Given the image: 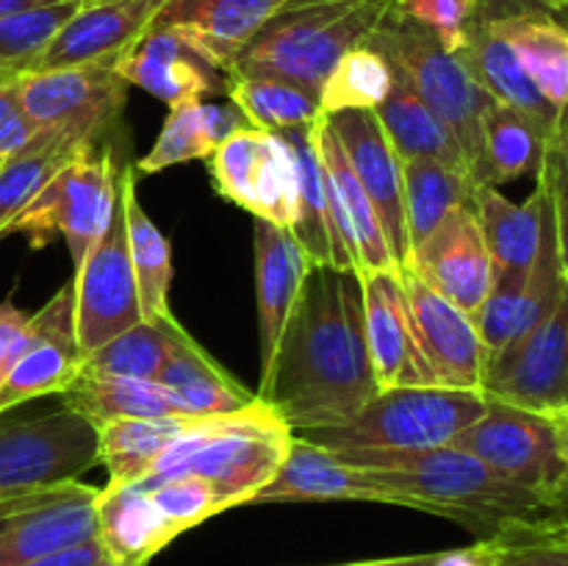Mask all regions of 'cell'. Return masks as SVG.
Instances as JSON below:
<instances>
[{
	"instance_id": "16",
	"label": "cell",
	"mask_w": 568,
	"mask_h": 566,
	"mask_svg": "<svg viewBox=\"0 0 568 566\" xmlns=\"http://www.w3.org/2000/svg\"><path fill=\"white\" fill-rule=\"evenodd\" d=\"M364 331L377 388L442 386L422 353L399 270L364 272Z\"/></svg>"
},
{
	"instance_id": "13",
	"label": "cell",
	"mask_w": 568,
	"mask_h": 566,
	"mask_svg": "<svg viewBox=\"0 0 568 566\" xmlns=\"http://www.w3.org/2000/svg\"><path fill=\"white\" fill-rule=\"evenodd\" d=\"M100 488L81 481L0 503V566H20L98 538Z\"/></svg>"
},
{
	"instance_id": "21",
	"label": "cell",
	"mask_w": 568,
	"mask_h": 566,
	"mask_svg": "<svg viewBox=\"0 0 568 566\" xmlns=\"http://www.w3.org/2000/svg\"><path fill=\"white\" fill-rule=\"evenodd\" d=\"M399 275H403L405 294H408L422 353L430 361L438 383L447 388L483 394L488 353L471 316L449 303L447 297L433 292L410 270H399Z\"/></svg>"
},
{
	"instance_id": "32",
	"label": "cell",
	"mask_w": 568,
	"mask_h": 566,
	"mask_svg": "<svg viewBox=\"0 0 568 566\" xmlns=\"http://www.w3.org/2000/svg\"><path fill=\"white\" fill-rule=\"evenodd\" d=\"M94 133L81 131V128H39L37 137L0 164V239L6 236L14 216L37 198L44 183L78 153Z\"/></svg>"
},
{
	"instance_id": "14",
	"label": "cell",
	"mask_w": 568,
	"mask_h": 566,
	"mask_svg": "<svg viewBox=\"0 0 568 566\" xmlns=\"http://www.w3.org/2000/svg\"><path fill=\"white\" fill-rule=\"evenodd\" d=\"M483 394L536 414L568 403V286L536 331L488 364Z\"/></svg>"
},
{
	"instance_id": "9",
	"label": "cell",
	"mask_w": 568,
	"mask_h": 566,
	"mask_svg": "<svg viewBox=\"0 0 568 566\" xmlns=\"http://www.w3.org/2000/svg\"><path fill=\"white\" fill-rule=\"evenodd\" d=\"M453 447L475 455L519 486L568 503V466L544 414L488 400L486 414L458 433Z\"/></svg>"
},
{
	"instance_id": "31",
	"label": "cell",
	"mask_w": 568,
	"mask_h": 566,
	"mask_svg": "<svg viewBox=\"0 0 568 566\" xmlns=\"http://www.w3.org/2000/svg\"><path fill=\"white\" fill-rule=\"evenodd\" d=\"M59 397L61 405L81 414L94 427L109 420H122V416H136V420H197V416H183L172 394L161 383L136 381V377L81 372Z\"/></svg>"
},
{
	"instance_id": "38",
	"label": "cell",
	"mask_w": 568,
	"mask_h": 566,
	"mask_svg": "<svg viewBox=\"0 0 568 566\" xmlns=\"http://www.w3.org/2000/svg\"><path fill=\"white\" fill-rule=\"evenodd\" d=\"M286 139L292 142L294 161H297V200H294V220L288 231L297 239L311 264H331L344 270L331 211H327L325 175H322L320 159H316L311 128L286 131Z\"/></svg>"
},
{
	"instance_id": "40",
	"label": "cell",
	"mask_w": 568,
	"mask_h": 566,
	"mask_svg": "<svg viewBox=\"0 0 568 566\" xmlns=\"http://www.w3.org/2000/svg\"><path fill=\"white\" fill-rule=\"evenodd\" d=\"M192 420H136L122 416L98 425V464L109 483H139L153 472L155 461L181 436Z\"/></svg>"
},
{
	"instance_id": "46",
	"label": "cell",
	"mask_w": 568,
	"mask_h": 566,
	"mask_svg": "<svg viewBox=\"0 0 568 566\" xmlns=\"http://www.w3.org/2000/svg\"><path fill=\"white\" fill-rule=\"evenodd\" d=\"M480 6L483 0H403L405 14L436 33V39L449 53H458L466 44L469 26Z\"/></svg>"
},
{
	"instance_id": "58",
	"label": "cell",
	"mask_w": 568,
	"mask_h": 566,
	"mask_svg": "<svg viewBox=\"0 0 568 566\" xmlns=\"http://www.w3.org/2000/svg\"><path fill=\"white\" fill-rule=\"evenodd\" d=\"M87 3H98V0H87Z\"/></svg>"
},
{
	"instance_id": "30",
	"label": "cell",
	"mask_w": 568,
	"mask_h": 566,
	"mask_svg": "<svg viewBox=\"0 0 568 566\" xmlns=\"http://www.w3.org/2000/svg\"><path fill=\"white\" fill-rule=\"evenodd\" d=\"M547 200V181L538 172L536 192L527 203H514L499 186H475V211L497 275H527L541 236V214Z\"/></svg>"
},
{
	"instance_id": "42",
	"label": "cell",
	"mask_w": 568,
	"mask_h": 566,
	"mask_svg": "<svg viewBox=\"0 0 568 566\" xmlns=\"http://www.w3.org/2000/svg\"><path fill=\"white\" fill-rule=\"evenodd\" d=\"M178 325L175 316L170 320H142L139 325L128 327L125 333L105 342L103 347L83 355L81 372L94 375H120L136 377V381H155L161 364L170 350L172 327Z\"/></svg>"
},
{
	"instance_id": "4",
	"label": "cell",
	"mask_w": 568,
	"mask_h": 566,
	"mask_svg": "<svg viewBox=\"0 0 568 566\" xmlns=\"http://www.w3.org/2000/svg\"><path fill=\"white\" fill-rule=\"evenodd\" d=\"M486 394L447 386L381 388L353 420L308 427L294 436L322 449L444 447L486 414Z\"/></svg>"
},
{
	"instance_id": "54",
	"label": "cell",
	"mask_w": 568,
	"mask_h": 566,
	"mask_svg": "<svg viewBox=\"0 0 568 566\" xmlns=\"http://www.w3.org/2000/svg\"><path fill=\"white\" fill-rule=\"evenodd\" d=\"M436 553L422 555H399V558H377V560H349V564H325V566H433Z\"/></svg>"
},
{
	"instance_id": "1",
	"label": "cell",
	"mask_w": 568,
	"mask_h": 566,
	"mask_svg": "<svg viewBox=\"0 0 568 566\" xmlns=\"http://www.w3.org/2000/svg\"><path fill=\"white\" fill-rule=\"evenodd\" d=\"M377 392L361 275L311 264L255 397L297 433L353 420Z\"/></svg>"
},
{
	"instance_id": "37",
	"label": "cell",
	"mask_w": 568,
	"mask_h": 566,
	"mask_svg": "<svg viewBox=\"0 0 568 566\" xmlns=\"http://www.w3.org/2000/svg\"><path fill=\"white\" fill-rule=\"evenodd\" d=\"M405 225L410 250L425 242L455 209L475 203V181L466 170L436 159L403 161Z\"/></svg>"
},
{
	"instance_id": "20",
	"label": "cell",
	"mask_w": 568,
	"mask_h": 566,
	"mask_svg": "<svg viewBox=\"0 0 568 566\" xmlns=\"http://www.w3.org/2000/svg\"><path fill=\"white\" fill-rule=\"evenodd\" d=\"M331 499H353V503H383L414 508L430 514L422 499L392 492L361 466L338 461L331 449H322L305 438L294 436L286 461L277 475L250 499V505L266 503H331Z\"/></svg>"
},
{
	"instance_id": "3",
	"label": "cell",
	"mask_w": 568,
	"mask_h": 566,
	"mask_svg": "<svg viewBox=\"0 0 568 566\" xmlns=\"http://www.w3.org/2000/svg\"><path fill=\"white\" fill-rule=\"evenodd\" d=\"M403 0H288L227 75H275L320 94L322 81L347 50L366 44Z\"/></svg>"
},
{
	"instance_id": "19",
	"label": "cell",
	"mask_w": 568,
	"mask_h": 566,
	"mask_svg": "<svg viewBox=\"0 0 568 566\" xmlns=\"http://www.w3.org/2000/svg\"><path fill=\"white\" fill-rule=\"evenodd\" d=\"M405 270L466 314H475L494 283V264L475 203L455 209L430 236L410 250Z\"/></svg>"
},
{
	"instance_id": "29",
	"label": "cell",
	"mask_w": 568,
	"mask_h": 566,
	"mask_svg": "<svg viewBox=\"0 0 568 566\" xmlns=\"http://www.w3.org/2000/svg\"><path fill=\"white\" fill-rule=\"evenodd\" d=\"M98 538L116 566H148L178 536L148 488L105 483L98 494Z\"/></svg>"
},
{
	"instance_id": "7",
	"label": "cell",
	"mask_w": 568,
	"mask_h": 566,
	"mask_svg": "<svg viewBox=\"0 0 568 566\" xmlns=\"http://www.w3.org/2000/svg\"><path fill=\"white\" fill-rule=\"evenodd\" d=\"M292 427L255 400L253 405L231 414L205 416V442L183 464L166 475L148 477L136 486L148 488L175 475H194L209 481L225 508L250 505V499L277 475L292 447Z\"/></svg>"
},
{
	"instance_id": "35",
	"label": "cell",
	"mask_w": 568,
	"mask_h": 566,
	"mask_svg": "<svg viewBox=\"0 0 568 566\" xmlns=\"http://www.w3.org/2000/svg\"><path fill=\"white\" fill-rule=\"evenodd\" d=\"M244 117L233 105L216 103H183L170 109L159 139L148 155L136 161L144 175L164 172L166 166L186 164L194 159H209L231 133L244 128Z\"/></svg>"
},
{
	"instance_id": "23",
	"label": "cell",
	"mask_w": 568,
	"mask_h": 566,
	"mask_svg": "<svg viewBox=\"0 0 568 566\" xmlns=\"http://www.w3.org/2000/svg\"><path fill=\"white\" fill-rule=\"evenodd\" d=\"M164 0H98L87 3L61 26L53 42L28 72L81 64H116L120 55L153 26ZM26 75V72H22Z\"/></svg>"
},
{
	"instance_id": "52",
	"label": "cell",
	"mask_w": 568,
	"mask_h": 566,
	"mask_svg": "<svg viewBox=\"0 0 568 566\" xmlns=\"http://www.w3.org/2000/svg\"><path fill=\"white\" fill-rule=\"evenodd\" d=\"M28 320H31V314L17 309V305L11 303V297H6L3 303H0V364H3L6 353H9L11 344L17 342V336H20Z\"/></svg>"
},
{
	"instance_id": "45",
	"label": "cell",
	"mask_w": 568,
	"mask_h": 566,
	"mask_svg": "<svg viewBox=\"0 0 568 566\" xmlns=\"http://www.w3.org/2000/svg\"><path fill=\"white\" fill-rule=\"evenodd\" d=\"M525 277L527 275H497V272H494V283L491 289H488L486 300H483L480 309L471 314V322H475L477 333H480L483 344H486L488 364H491L497 355H503L505 350H508V344L514 342Z\"/></svg>"
},
{
	"instance_id": "22",
	"label": "cell",
	"mask_w": 568,
	"mask_h": 566,
	"mask_svg": "<svg viewBox=\"0 0 568 566\" xmlns=\"http://www.w3.org/2000/svg\"><path fill=\"white\" fill-rule=\"evenodd\" d=\"M128 87H139L170 109L225 94V75L211 67L175 28L150 26L114 64Z\"/></svg>"
},
{
	"instance_id": "18",
	"label": "cell",
	"mask_w": 568,
	"mask_h": 566,
	"mask_svg": "<svg viewBox=\"0 0 568 566\" xmlns=\"http://www.w3.org/2000/svg\"><path fill=\"white\" fill-rule=\"evenodd\" d=\"M355 178L364 186L366 198L381 216L388 250L397 270H405L410 261V239L405 225L403 200V161L388 142L375 111H342L327 117Z\"/></svg>"
},
{
	"instance_id": "41",
	"label": "cell",
	"mask_w": 568,
	"mask_h": 566,
	"mask_svg": "<svg viewBox=\"0 0 568 566\" xmlns=\"http://www.w3.org/2000/svg\"><path fill=\"white\" fill-rule=\"evenodd\" d=\"M394 83V67L386 55L369 42L347 50L333 64L320 87L322 117L342 111H375L386 100Z\"/></svg>"
},
{
	"instance_id": "48",
	"label": "cell",
	"mask_w": 568,
	"mask_h": 566,
	"mask_svg": "<svg viewBox=\"0 0 568 566\" xmlns=\"http://www.w3.org/2000/svg\"><path fill=\"white\" fill-rule=\"evenodd\" d=\"M494 566H568V536L497 538Z\"/></svg>"
},
{
	"instance_id": "6",
	"label": "cell",
	"mask_w": 568,
	"mask_h": 566,
	"mask_svg": "<svg viewBox=\"0 0 568 566\" xmlns=\"http://www.w3.org/2000/svg\"><path fill=\"white\" fill-rule=\"evenodd\" d=\"M120 198V164L111 144L92 139L83 144L42 192L14 216L9 233H26L33 250L61 236L70 247L72 266H81L92 244L109 225Z\"/></svg>"
},
{
	"instance_id": "57",
	"label": "cell",
	"mask_w": 568,
	"mask_h": 566,
	"mask_svg": "<svg viewBox=\"0 0 568 566\" xmlns=\"http://www.w3.org/2000/svg\"><path fill=\"white\" fill-rule=\"evenodd\" d=\"M3 81H11V75H3V72H0V83Z\"/></svg>"
},
{
	"instance_id": "27",
	"label": "cell",
	"mask_w": 568,
	"mask_h": 566,
	"mask_svg": "<svg viewBox=\"0 0 568 566\" xmlns=\"http://www.w3.org/2000/svg\"><path fill=\"white\" fill-rule=\"evenodd\" d=\"M155 383L172 394L183 416L231 414L253 405L255 394L244 388L225 366L216 364L178 322L172 327L170 350Z\"/></svg>"
},
{
	"instance_id": "50",
	"label": "cell",
	"mask_w": 568,
	"mask_h": 566,
	"mask_svg": "<svg viewBox=\"0 0 568 566\" xmlns=\"http://www.w3.org/2000/svg\"><path fill=\"white\" fill-rule=\"evenodd\" d=\"M20 566H116L114 558L109 555V549L100 544V538H92V542H83L78 547L61 549V553L44 555V558L28 560V564Z\"/></svg>"
},
{
	"instance_id": "53",
	"label": "cell",
	"mask_w": 568,
	"mask_h": 566,
	"mask_svg": "<svg viewBox=\"0 0 568 566\" xmlns=\"http://www.w3.org/2000/svg\"><path fill=\"white\" fill-rule=\"evenodd\" d=\"M544 416H547L549 425H552L558 453H560V458H564V464L568 466V403L558 405V408H552V411H547Z\"/></svg>"
},
{
	"instance_id": "15",
	"label": "cell",
	"mask_w": 568,
	"mask_h": 566,
	"mask_svg": "<svg viewBox=\"0 0 568 566\" xmlns=\"http://www.w3.org/2000/svg\"><path fill=\"white\" fill-rule=\"evenodd\" d=\"M17 92L37 128L67 125L103 137L122 114L128 83L114 64H81L26 72L17 78Z\"/></svg>"
},
{
	"instance_id": "51",
	"label": "cell",
	"mask_w": 568,
	"mask_h": 566,
	"mask_svg": "<svg viewBox=\"0 0 568 566\" xmlns=\"http://www.w3.org/2000/svg\"><path fill=\"white\" fill-rule=\"evenodd\" d=\"M497 549H499L497 538H477L471 547L444 549V553H436L433 566H494Z\"/></svg>"
},
{
	"instance_id": "11",
	"label": "cell",
	"mask_w": 568,
	"mask_h": 566,
	"mask_svg": "<svg viewBox=\"0 0 568 566\" xmlns=\"http://www.w3.org/2000/svg\"><path fill=\"white\" fill-rule=\"evenodd\" d=\"M83 353L75 336V292L61 286L31 320L0 364V414L28 400L61 394L81 375Z\"/></svg>"
},
{
	"instance_id": "24",
	"label": "cell",
	"mask_w": 568,
	"mask_h": 566,
	"mask_svg": "<svg viewBox=\"0 0 568 566\" xmlns=\"http://www.w3.org/2000/svg\"><path fill=\"white\" fill-rule=\"evenodd\" d=\"M288 0H164L153 26L175 28L211 67L227 75L236 55Z\"/></svg>"
},
{
	"instance_id": "28",
	"label": "cell",
	"mask_w": 568,
	"mask_h": 566,
	"mask_svg": "<svg viewBox=\"0 0 568 566\" xmlns=\"http://www.w3.org/2000/svg\"><path fill=\"white\" fill-rule=\"evenodd\" d=\"M458 55L494 100L514 105L521 114L530 117L547 139H552L555 131L564 125L566 114H560L552 103L544 100L536 83L521 70L519 59L510 50V44L491 26L483 6L475 20H471L469 37H466V44L458 50Z\"/></svg>"
},
{
	"instance_id": "26",
	"label": "cell",
	"mask_w": 568,
	"mask_h": 566,
	"mask_svg": "<svg viewBox=\"0 0 568 566\" xmlns=\"http://www.w3.org/2000/svg\"><path fill=\"white\" fill-rule=\"evenodd\" d=\"M255 222V297H258V347L261 370L272 361L288 314L294 309L311 261L288 228L270 220Z\"/></svg>"
},
{
	"instance_id": "5",
	"label": "cell",
	"mask_w": 568,
	"mask_h": 566,
	"mask_svg": "<svg viewBox=\"0 0 568 566\" xmlns=\"http://www.w3.org/2000/svg\"><path fill=\"white\" fill-rule=\"evenodd\" d=\"M369 44L392 61L394 70L449 128L475 181L477 161H480L483 117L494 103L486 87L471 75L458 53L444 50L436 33L410 20L403 6L377 28Z\"/></svg>"
},
{
	"instance_id": "39",
	"label": "cell",
	"mask_w": 568,
	"mask_h": 566,
	"mask_svg": "<svg viewBox=\"0 0 568 566\" xmlns=\"http://www.w3.org/2000/svg\"><path fill=\"white\" fill-rule=\"evenodd\" d=\"M225 94L244 122L261 131H303L322 120L320 98L286 78L225 75Z\"/></svg>"
},
{
	"instance_id": "8",
	"label": "cell",
	"mask_w": 568,
	"mask_h": 566,
	"mask_svg": "<svg viewBox=\"0 0 568 566\" xmlns=\"http://www.w3.org/2000/svg\"><path fill=\"white\" fill-rule=\"evenodd\" d=\"M98 464V431L72 408L39 416L0 414V503L78 481Z\"/></svg>"
},
{
	"instance_id": "44",
	"label": "cell",
	"mask_w": 568,
	"mask_h": 566,
	"mask_svg": "<svg viewBox=\"0 0 568 566\" xmlns=\"http://www.w3.org/2000/svg\"><path fill=\"white\" fill-rule=\"evenodd\" d=\"M148 492L153 497V503L159 505L161 514H164V519L170 522L175 536H181V533L203 525L211 516L227 511L222 497L216 494V488L209 481L194 475L166 477V481L155 483V486H148Z\"/></svg>"
},
{
	"instance_id": "56",
	"label": "cell",
	"mask_w": 568,
	"mask_h": 566,
	"mask_svg": "<svg viewBox=\"0 0 568 566\" xmlns=\"http://www.w3.org/2000/svg\"><path fill=\"white\" fill-rule=\"evenodd\" d=\"M538 3H541L544 9H549V11H564V9H568V0H538Z\"/></svg>"
},
{
	"instance_id": "43",
	"label": "cell",
	"mask_w": 568,
	"mask_h": 566,
	"mask_svg": "<svg viewBox=\"0 0 568 566\" xmlns=\"http://www.w3.org/2000/svg\"><path fill=\"white\" fill-rule=\"evenodd\" d=\"M81 3L83 0H50L0 17V72L17 78L31 70Z\"/></svg>"
},
{
	"instance_id": "36",
	"label": "cell",
	"mask_w": 568,
	"mask_h": 566,
	"mask_svg": "<svg viewBox=\"0 0 568 566\" xmlns=\"http://www.w3.org/2000/svg\"><path fill=\"white\" fill-rule=\"evenodd\" d=\"M375 117L381 120L388 142L397 150L399 161L436 159L469 172L464 153H460L449 128L438 120L436 111L410 89V83L397 70H394L392 92L377 105Z\"/></svg>"
},
{
	"instance_id": "10",
	"label": "cell",
	"mask_w": 568,
	"mask_h": 566,
	"mask_svg": "<svg viewBox=\"0 0 568 566\" xmlns=\"http://www.w3.org/2000/svg\"><path fill=\"white\" fill-rule=\"evenodd\" d=\"M216 194L258 220L288 228L297 200V161L286 133L239 128L209 155Z\"/></svg>"
},
{
	"instance_id": "34",
	"label": "cell",
	"mask_w": 568,
	"mask_h": 566,
	"mask_svg": "<svg viewBox=\"0 0 568 566\" xmlns=\"http://www.w3.org/2000/svg\"><path fill=\"white\" fill-rule=\"evenodd\" d=\"M541 128L519 109L494 100L483 117L480 161L475 170V186H503L525 175H538L547 153Z\"/></svg>"
},
{
	"instance_id": "47",
	"label": "cell",
	"mask_w": 568,
	"mask_h": 566,
	"mask_svg": "<svg viewBox=\"0 0 568 566\" xmlns=\"http://www.w3.org/2000/svg\"><path fill=\"white\" fill-rule=\"evenodd\" d=\"M541 170L547 175L549 198H552L555 236H558L560 266H564V281L568 286V114L564 125L547 142Z\"/></svg>"
},
{
	"instance_id": "55",
	"label": "cell",
	"mask_w": 568,
	"mask_h": 566,
	"mask_svg": "<svg viewBox=\"0 0 568 566\" xmlns=\"http://www.w3.org/2000/svg\"><path fill=\"white\" fill-rule=\"evenodd\" d=\"M39 3H50V0H0V17H9L14 14V11L31 9V6Z\"/></svg>"
},
{
	"instance_id": "12",
	"label": "cell",
	"mask_w": 568,
	"mask_h": 566,
	"mask_svg": "<svg viewBox=\"0 0 568 566\" xmlns=\"http://www.w3.org/2000/svg\"><path fill=\"white\" fill-rule=\"evenodd\" d=\"M72 292H75V336L83 355L142 322L122 194L116 198V209L105 231L75 270Z\"/></svg>"
},
{
	"instance_id": "25",
	"label": "cell",
	"mask_w": 568,
	"mask_h": 566,
	"mask_svg": "<svg viewBox=\"0 0 568 566\" xmlns=\"http://www.w3.org/2000/svg\"><path fill=\"white\" fill-rule=\"evenodd\" d=\"M483 11L510 44L521 70L536 83L544 100L560 114H568V22L544 6L494 9L483 0Z\"/></svg>"
},
{
	"instance_id": "2",
	"label": "cell",
	"mask_w": 568,
	"mask_h": 566,
	"mask_svg": "<svg viewBox=\"0 0 568 566\" xmlns=\"http://www.w3.org/2000/svg\"><path fill=\"white\" fill-rule=\"evenodd\" d=\"M333 453V449H331ZM392 492L422 499L433 516L477 538L568 536V503L508 481L475 455L444 444L427 449H336Z\"/></svg>"
},
{
	"instance_id": "33",
	"label": "cell",
	"mask_w": 568,
	"mask_h": 566,
	"mask_svg": "<svg viewBox=\"0 0 568 566\" xmlns=\"http://www.w3.org/2000/svg\"><path fill=\"white\" fill-rule=\"evenodd\" d=\"M120 194L125 205L128 250H131L133 275L139 289L142 320H170V286H172V250L164 233L159 231L148 211L136 198V172L128 164L120 166Z\"/></svg>"
},
{
	"instance_id": "17",
	"label": "cell",
	"mask_w": 568,
	"mask_h": 566,
	"mask_svg": "<svg viewBox=\"0 0 568 566\" xmlns=\"http://www.w3.org/2000/svg\"><path fill=\"white\" fill-rule=\"evenodd\" d=\"M316 159H320L322 175H325L327 211H331L333 231H336L338 253H342L344 270L364 272L397 270L388 250L386 233H383L381 216L375 205L366 198L364 186L355 178L336 133H333L327 117L311 125Z\"/></svg>"
},
{
	"instance_id": "49",
	"label": "cell",
	"mask_w": 568,
	"mask_h": 566,
	"mask_svg": "<svg viewBox=\"0 0 568 566\" xmlns=\"http://www.w3.org/2000/svg\"><path fill=\"white\" fill-rule=\"evenodd\" d=\"M17 78L0 83V164L9 161L14 153H20L39 131L28 120L26 109H22L20 92H17Z\"/></svg>"
}]
</instances>
